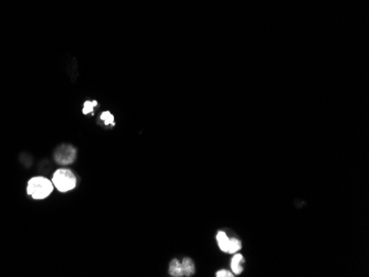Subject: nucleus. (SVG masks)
<instances>
[{
  "mask_svg": "<svg viewBox=\"0 0 369 277\" xmlns=\"http://www.w3.org/2000/svg\"><path fill=\"white\" fill-rule=\"evenodd\" d=\"M241 249V242L237 239H231L229 242V246H228V252L227 253H236Z\"/></svg>",
  "mask_w": 369,
  "mask_h": 277,
  "instance_id": "1a4fd4ad",
  "label": "nucleus"
},
{
  "mask_svg": "<svg viewBox=\"0 0 369 277\" xmlns=\"http://www.w3.org/2000/svg\"><path fill=\"white\" fill-rule=\"evenodd\" d=\"M216 276H217V277H232L234 275H232V274L230 273V272H228V271H219V272H218V273L216 274Z\"/></svg>",
  "mask_w": 369,
  "mask_h": 277,
  "instance_id": "9b49d317",
  "label": "nucleus"
},
{
  "mask_svg": "<svg viewBox=\"0 0 369 277\" xmlns=\"http://www.w3.org/2000/svg\"><path fill=\"white\" fill-rule=\"evenodd\" d=\"M241 261H242V255L241 254H237L234 256V259L231 261V269L234 271V273L236 274H240L242 272V267H241Z\"/></svg>",
  "mask_w": 369,
  "mask_h": 277,
  "instance_id": "0eeeda50",
  "label": "nucleus"
},
{
  "mask_svg": "<svg viewBox=\"0 0 369 277\" xmlns=\"http://www.w3.org/2000/svg\"><path fill=\"white\" fill-rule=\"evenodd\" d=\"M99 103L96 101H86L84 103V106H83V114H93L94 111V108L95 106H98Z\"/></svg>",
  "mask_w": 369,
  "mask_h": 277,
  "instance_id": "6e6552de",
  "label": "nucleus"
},
{
  "mask_svg": "<svg viewBox=\"0 0 369 277\" xmlns=\"http://www.w3.org/2000/svg\"><path fill=\"white\" fill-rule=\"evenodd\" d=\"M100 118L104 121V124H105V125H112V126H114V125H115L114 116L112 115L109 111H103V113L101 114Z\"/></svg>",
  "mask_w": 369,
  "mask_h": 277,
  "instance_id": "9d476101",
  "label": "nucleus"
},
{
  "mask_svg": "<svg viewBox=\"0 0 369 277\" xmlns=\"http://www.w3.org/2000/svg\"><path fill=\"white\" fill-rule=\"evenodd\" d=\"M76 158V149L72 145L62 144L55 150V160L59 165H70Z\"/></svg>",
  "mask_w": 369,
  "mask_h": 277,
  "instance_id": "7ed1b4c3",
  "label": "nucleus"
},
{
  "mask_svg": "<svg viewBox=\"0 0 369 277\" xmlns=\"http://www.w3.org/2000/svg\"><path fill=\"white\" fill-rule=\"evenodd\" d=\"M217 241H218V245H219L220 250L223 252H228V246H229V242L230 239H228V236L225 232H219L217 235Z\"/></svg>",
  "mask_w": 369,
  "mask_h": 277,
  "instance_id": "423d86ee",
  "label": "nucleus"
},
{
  "mask_svg": "<svg viewBox=\"0 0 369 277\" xmlns=\"http://www.w3.org/2000/svg\"><path fill=\"white\" fill-rule=\"evenodd\" d=\"M52 183L58 191L67 192L73 190L76 186L75 174L67 168H59L53 172Z\"/></svg>",
  "mask_w": 369,
  "mask_h": 277,
  "instance_id": "f03ea898",
  "label": "nucleus"
},
{
  "mask_svg": "<svg viewBox=\"0 0 369 277\" xmlns=\"http://www.w3.org/2000/svg\"><path fill=\"white\" fill-rule=\"evenodd\" d=\"M55 186L49 179L43 176H35L27 182V193L35 200H43L53 192Z\"/></svg>",
  "mask_w": 369,
  "mask_h": 277,
  "instance_id": "f257e3e1",
  "label": "nucleus"
},
{
  "mask_svg": "<svg viewBox=\"0 0 369 277\" xmlns=\"http://www.w3.org/2000/svg\"><path fill=\"white\" fill-rule=\"evenodd\" d=\"M169 274H171L174 277H182V276H184L182 263L177 259L173 260L171 262V264H169Z\"/></svg>",
  "mask_w": 369,
  "mask_h": 277,
  "instance_id": "39448f33",
  "label": "nucleus"
},
{
  "mask_svg": "<svg viewBox=\"0 0 369 277\" xmlns=\"http://www.w3.org/2000/svg\"><path fill=\"white\" fill-rule=\"evenodd\" d=\"M182 267H183V272H184V276H191L195 274V264L191 261V259L189 257H184L182 262Z\"/></svg>",
  "mask_w": 369,
  "mask_h": 277,
  "instance_id": "20e7f679",
  "label": "nucleus"
}]
</instances>
